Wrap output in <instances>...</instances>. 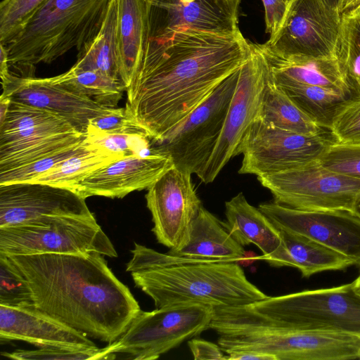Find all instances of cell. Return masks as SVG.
Here are the masks:
<instances>
[{"label": "cell", "mask_w": 360, "mask_h": 360, "mask_svg": "<svg viewBox=\"0 0 360 360\" xmlns=\"http://www.w3.org/2000/svg\"><path fill=\"white\" fill-rule=\"evenodd\" d=\"M251 49L240 30H185L148 41L126 90V110L158 143L238 69Z\"/></svg>", "instance_id": "6da1fadb"}, {"label": "cell", "mask_w": 360, "mask_h": 360, "mask_svg": "<svg viewBox=\"0 0 360 360\" xmlns=\"http://www.w3.org/2000/svg\"><path fill=\"white\" fill-rule=\"evenodd\" d=\"M8 257L27 280L34 307L88 337L110 344L141 310L101 254Z\"/></svg>", "instance_id": "7a4b0ae2"}, {"label": "cell", "mask_w": 360, "mask_h": 360, "mask_svg": "<svg viewBox=\"0 0 360 360\" xmlns=\"http://www.w3.org/2000/svg\"><path fill=\"white\" fill-rule=\"evenodd\" d=\"M216 333L266 328L342 333L360 336V292L354 282L269 297L248 304L213 307Z\"/></svg>", "instance_id": "3957f363"}, {"label": "cell", "mask_w": 360, "mask_h": 360, "mask_svg": "<svg viewBox=\"0 0 360 360\" xmlns=\"http://www.w3.org/2000/svg\"><path fill=\"white\" fill-rule=\"evenodd\" d=\"M126 270L156 308L184 303L240 306L268 297L248 279L236 262L148 266L129 261Z\"/></svg>", "instance_id": "277c9868"}, {"label": "cell", "mask_w": 360, "mask_h": 360, "mask_svg": "<svg viewBox=\"0 0 360 360\" xmlns=\"http://www.w3.org/2000/svg\"><path fill=\"white\" fill-rule=\"evenodd\" d=\"M109 0H47L7 46L9 65L20 70L51 63L79 50L96 32Z\"/></svg>", "instance_id": "5b68a950"}, {"label": "cell", "mask_w": 360, "mask_h": 360, "mask_svg": "<svg viewBox=\"0 0 360 360\" xmlns=\"http://www.w3.org/2000/svg\"><path fill=\"white\" fill-rule=\"evenodd\" d=\"M118 256L95 217L47 216L0 228V254H89Z\"/></svg>", "instance_id": "8992f818"}, {"label": "cell", "mask_w": 360, "mask_h": 360, "mask_svg": "<svg viewBox=\"0 0 360 360\" xmlns=\"http://www.w3.org/2000/svg\"><path fill=\"white\" fill-rule=\"evenodd\" d=\"M84 139L64 117L11 101L0 123V172L30 165Z\"/></svg>", "instance_id": "52a82bcc"}, {"label": "cell", "mask_w": 360, "mask_h": 360, "mask_svg": "<svg viewBox=\"0 0 360 360\" xmlns=\"http://www.w3.org/2000/svg\"><path fill=\"white\" fill-rule=\"evenodd\" d=\"M212 307L184 303L141 310L127 330L105 349L115 357L125 354L136 360H154L210 328Z\"/></svg>", "instance_id": "ba28073f"}, {"label": "cell", "mask_w": 360, "mask_h": 360, "mask_svg": "<svg viewBox=\"0 0 360 360\" xmlns=\"http://www.w3.org/2000/svg\"><path fill=\"white\" fill-rule=\"evenodd\" d=\"M341 13L326 0H292L276 34L259 46L284 61L336 58Z\"/></svg>", "instance_id": "9c48e42d"}, {"label": "cell", "mask_w": 360, "mask_h": 360, "mask_svg": "<svg viewBox=\"0 0 360 360\" xmlns=\"http://www.w3.org/2000/svg\"><path fill=\"white\" fill-rule=\"evenodd\" d=\"M225 354L255 351L274 360H348L358 359L360 336L322 331H284L255 328L217 334Z\"/></svg>", "instance_id": "30bf717a"}, {"label": "cell", "mask_w": 360, "mask_h": 360, "mask_svg": "<svg viewBox=\"0 0 360 360\" xmlns=\"http://www.w3.org/2000/svg\"><path fill=\"white\" fill-rule=\"evenodd\" d=\"M239 68L155 146L174 167L197 174L210 160L221 135L235 92Z\"/></svg>", "instance_id": "8fae6325"}, {"label": "cell", "mask_w": 360, "mask_h": 360, "mask_svg": "<svg viewBox=\"0 0 360 360\" xmlns=\"http://www.w3.org/2000/svg\"><path fill=\"white\" fill-rule=\"evenodd\" d=\"M336 141L330 130L307 134L287 131L257 117L242 142L238 173L257 176L285 172L318 160Z\"/></svg>", "instance_id": "7c38bea8"}, {"label": "cell", "mask_w": 360, "mask_h": 360, "mask_svg": "<svg viewBox=\"0 0 360 360\" xmlns=\"http://www.w3.org/2000/svg\"><path fill=\"white\" fill-rule=\"evenodd\" d=\"M274 202L303 210L352 212L360 196V180L330 171L318 162L282 172L257 176Z\"/></svg>", "instance_id": "4fadbf2b"}, {"label": "cell", "mask_w": 360, "mask_h": 360, "mask_svg": "<svg viewBox=\"0 0 360 360\" xmlns=\"http://www.w3.org/2000/svg\"><path fill=\"white\" fill-rule=\"evenodd\" d=\"M270 69L259 44H252L249 58L239 68V76L217 146L205 166L196 174L205 184L212 183L222 168L239 154L251 124L259 117Z\"/></svg>", "instance_id": "5bb4252c"}, {"label": "cell", "mask_w": 360, "mask_h": 360, "mask_svg": "<svg viewBox=\"0 0 360 360\" xmlns=\"http://www.w3.org/2000/svg\"><path fill=\"white\" fill-rule=\"evenodd\" d=\"M258 208L278 229L305 236L360 266V219L352 212L303 210L275 202L262 203Z\"/></svg>", "instance_id": "9a60e30c"}, {"label": "cell", "mask_w": 360, "mask_h": 360, "mask_svg": "<svg viewBox=\"0 0 360 360\" xmlns=\"http://www.w3.org/2000/svg\"><path fill=\"white\" fill-rule=\"evenodd\" d=\"M191 176L172 167L148 188L146 195L154 224L152 231L158 242L169 249L185 241L202 207Z\"/></svg>", "instance_id": "2e32d148"}, {"label": "cell", "mask_w": 360, "mask_h": 360, "mask_svg": "<svg viewBox=\"0 0 360 360\" xmlns=\"http://www.w3.org/2000/svg\"><path fill=\"white\" fill-rule=\"evenodd\" d=\"M240 0H151L148 41L185 30L234 33Z\"/></svg>", "instance_id": "e0dca14e"}, {"label": "cell", "mask_w": 360, "mask_h": 360, "mask_svg": "<svg viewBox=\"0 0 360 360\" xmlns=\"http://www.w3.org/2000/svg\"><path fill=\"white\" fill-rule=\"evenodd\" d=\"M47 216L94 217L73 190L37 182L0 185V228Z\"/></svg>", "instance_id": "ac0fdd59"}, {"label": "cell", "mask_w": 360, "mask_h": 360, "mask_svg": "<svg viewBox=\"0 0 360 360\" xmlns=\"http://www.w3.org/2000/svg\"><path fill=\"white\" fill-rule=\"evenodd\" d=\"M1 85V94L10 97L12 101L53 112L84 134L91 120L113 108L75 93L55 83L51 77H19L11 73Z\"/></svg>", "instance_id": "d6986e66"}, {"label": "cell", "mask_w": 360, "mask_h": 360, "mask_svg": "<svg viewBox=\"0 0 360 360\" xmlns=\"http://www.w3.org/2000/svg\"><path fill=\"white\" fill-rule=\"evenodd\" d=\"M172 167L170 158L160 151L147 157L125 155L84 176L74 191L85 199L122 198L133 191L148 189Z\"/></svg>", "instance_id": "ffe728a7"}, {"label": "cell", "mask_w": 360, "mask_h": 360, "mask_svg": "<svg viewBox=\"0 0 360 360\" xmlns=\"http://www.w3.org/2000/svg\"><path fill=\"white\" fill-rule=\"evenodd\" d=\"M22 340L40 347H98L87 335L33 307L0 304V341Z\"/></svg>", "instance_id": "44dd1931"}, {"label": "cell", "mask_w": 360, "mask_h": 360, "mask_svg": "<svg viewBox=\"0 0 360 360\" xmlns=\"http://www.w3.org/2000/svg\"><path fill=\"white\" fill-rule=\"evenodd\" d=\"M245 250L213 214L202 207L192 222L185 241L167 254L210 262H238Z\"/></svg>", "instance_id": "7402d4cb"}, {"label": "cell", "mask_w": 360, "mask_h": 360, "mask_svg": "<svg viewBox=\"0 0 360 360\" xmlns=\"http://www.w3.org/2000/svg\"><path fill=\"white\" fill-rule=\"evenodd\" d=\"M280 232L279 248L274 253L261 257L271 266L295 267L302 276L309 277L319 272L342 270L355 265L345 255L305 236L284 230Z\"/></svg>", "instance_id": "603a6c76"}, {"label": "cell", "mask_w": 360, "mask_h": 360, "mask_svg": "<svg viewBox=\"0 0 360 360\" xmlns=\"http://www.w3.org/2000/svg\"><path fill=\"white\" fill-rule=\"evenodd\" d=\"M120 77L127 88L141 66L148 41L149 4L146 0H117Z\"/></svg>", "instance_id": "cb8c5ba5"}, {"label": "cell", "mask_w": 360, "mask_h": 360, "mask_svg": "<svg viewBox=\"0 0 360 360\" xmlns=\"http://www.w3.org/2000/svg\"><path fill=\"white\" fill-rule=\"evenodd\" d=\"M223 226L242 246L256 245L263 256L274 253L281 243V232L259 208L250 205L243 193L225 202Z\"/></svg>", "instance_id": "d4e9b609"}, {"label": "cell", "mask_w": 360, "mask_h": 360, "mask_svg": "<svg viewBox=\"0 0 360 360\" xmlns=\"http://www.w3.org/2000/svg\"><path fill=\"white\" fill-rule=\"evenodd\" d=\"M117 0H109L96 32L83 44L72 68L101 72L121 82L118 51Z\"/></svg>", "instance_id": "484cf974"}, {"label": "cell", "mask_w": 360, "mask_h": 360, "mask_svg": "<svg viewBox=\"0 0 360 360\" xmlns=\"http://www.w3.org/2000/svg\"><path fill=\"white\" fill-rule=\"evenodd\" d=\"M264 56L276 84L318 86L340 90L350 96L336 58L284 61Z\"/></svg>", "instance_id": "4316f807"}, {"label": "cell", "mask_w": 360, "mask_h": 360, "mask_svg": "<svg viewBox=\"0 0 360 360\" xmlns=\"http://www.w3.org/2000/svg\"><path fill=\"white\" fill-rule=\"evenodd\" d=\"M276 84L315 124L330 131L338 115L353 101L340 90L294 83Z\"/></svg>", "instance_id": "83f0119b"}, {"label": "cell", "mask_w": 360, "mask_h": 360, "mask_svg": "<svg viewBox=\"0 0 360 360\" xmlns=\"http://www.w3.org/2000/svg\"><path fill=\"white\" fill-rule=\"evenodd\" d=\"M258 117L276 127L297 133L315 134L328 130L305 115L274 82L271 75L264 91Z\"/></svg>", "instance_id": "f1b7e54d"}, {"label": "cell", "mask_w": 360, "mask_h": 360, "mask_svg": "<svg viewBox=\"0 0 360 360\" xmlns=\"http://www.w3.org/2000/svg\"><path fill=\"white\" fill-rule=\"evenodd\" d=\"M124 156L125 155L112 153L103 147L88 143L82 150L61 162L32 182L46 184L74 191L75 186L84 176Z\"/></svg>", "instance_id": "f546056e"}, {"label": "cell", "mask_w": 360, "mask_h": 360, "mask_svg": "<svg viewBox=\"0 0 360 360\" xmlns=\"http://www.w3.org/2000/svg\"><path fill=\"white\" fill-rule=\"evenodd\" d=\"M336 59L353 101L360 100V4L341 13Z\"/></svg>", "instance_id": "4dcf8cb0"}, {"label": "cell", "mask_w": 360, "mask_h": 360, "mask_svg": "<svg viewBox=\"0 0 360 360\" xmlns=\"http://www.w3.org/2000/svg\"><path fill=\"white\" fill-rule=\"evenodd\" d=\"M65 88L90 98L108 108H115L127 87L122 82L95 70H77L72 67L67 72L51 77Z\"/></svg>", "instance_id": "1f68e13d"}, {"label": "cell", "mask_w": 360, "mask_h": 360, "mask_svg": "<svg viewBox=\"0 0 360 360\" xmlns=\"http://www.w3.org/2000/svg\"><path fill=\"white\" fill-rule=\"evenodd\" d=\"M149 139V137L139 134L106 133L90 124L85 133V140L91 144L112 153L139 157H147L158 152L151 146Z\"/></svg>", "instance_id": "d6a6232c"}, {"label": "cell", "mask_w": 360, "mask_h": 360, "mask_svg": "<svg viewBox=\"0 0 360 360\" xmlns=\"http://www.w3.org/2000/svg\"><path fill=\"white\" fill-rule=\"evenodd\" d=\"M46 1L3 0L0 4V44H10Z\"/></svg>", "instance_id": "836d02e7"}, {"label": "cell", "mask_w": 360, "mask_h": 360, "mask_svg": "<svg viewBox=\"0 0 360 360\" xmlns=\"http://www.w3.org/2000/svg\"><path fill=\"white\" fill-rule=\"evenodd\" d=\"M0 304L34 307L29 284L11 259L0 254Z\"/></svg>", "instance_id": "e575fe53"}, {"label": "cell", "mask_w": 360, "mask_h": 360, "mask_svg": "<svg viewBox=\"0 0 360 360\" xmlns=\"http://www.w3.org/2000/svg\"><path fill=\"white\" fill-rule=\"evenodd\" d=\"M1 355L18 360L47 359H108L115 358L108 354L103 348L79 349L63 347H40L36 349H17L11 352H2Z\"/></svg>", "instance_id": "d590c367"}, {"label": "cell", "mask_w": 360, "mask_h": 360, "mask_svg": "<svg viewBox=\"0 0 360 360\" xmlns=\"http://www.w3.org/2000/svg\"><path fill=\"white\" fill-rule=\"evenodd\" d=\"M318 162L335 173L360 180V143H331Z\"/></svg>", "instance_id": "8d00e7d4"}, {"label": "cell", "mask_w": 360, "mask_h": 360, "mask_svg": "<svg viewBox=\"0 0 360 360\" xmlns=\"http://www.w3.org/2000/svg\"><path fill=\"white\" fill-rule=\"evenodd\" d=\"M88 143L84 140L75 146L30 165L0 172V185L17 182H32L52 169L61 162L82 150Z\"/></svg>", "instance_id": "74e56055"}, {"label": "cell", "mask_w": 360, "mask_h": 360, "mask_svg": "<svg viewBox=\"0 0 360 360\" xmlns=\"http://www.w3.org/2000/svg\"><path fill=\"white\" fill-rule=\"evenodd\" d=\"M89 124L106 133L139 134L149 137L146 131L133 119L125 107L113 108L109 112L91 120Z\"/></svg>", "instance_id": "f35d334b"}, {"label": "cell", "mask_w": 360, "mask_h": 360, "mask_svg": "<svg viewBox=\"0 0 360 360\" xmlns=\"http://www.w3.org/2000/svg\"><path fill=\"white\" fill-rule=\"evenodd\" d=\"M330 131L338 142L360 143V100L350 102L340 112Z\"/></svg>", "instance_id": "ab89813d"}, {"label": "cell", "mask_w": 360, "mask_h": 360, "mask_svg": "<svg viewBox=\"0 0 360 360\" xmlns=\"http://www.w3.org/2000/svg\"><path fill=\"white\" fill-rule=\"evenodd\" d=\"M265 10L266 32L274 37L285 16L288 4L286 0H262Z\"/></svg>", "instance_id": "60d3db41"}, {"label": "cell", "mask_w": 360, "mask_h": 360, "mask_svg": "<svg viewBox=\"0 0 360 360\" xmlns=\"http://www.w3.org/2000/svg\"><path fill=\"white\" fill-rule=\"evenodd\" d=\"M188 345L195 360H226L227 354H224L219 345L193 338L188 341Z\"/></svg>", "instance_id": "b9f144b4"}, {"label": "cell", "mask_w": 360, "mask_h": 360, "mask_svg": "<svg viewBox=\"0 0 360 360\" xmlns=\"http://www.w3.org/2000/svg\"><path fill=\"white\" fill-rule=\"evenodd\" d=\"M226 360H274L269 354L255 351H236L227 354Z\"/></svg>", "instance_id": "7bdbcfd3"}, {"label": "cell", "mask_w": 360, "mask_h": 360, "mask_svg": "<svg viewBox=\"0 0 360 360\" xmlns=\"http://www.w3.org/2000/svg\"><path fill=\"white\" fill-rule=\"evenodd\" d=\"M8 52L2 44H0V76L1 82L6 79L11 75L9 72Z\"/></svg>", "instance_id": "ee69618b"}, {"label": "cell", "mask_w": 360, "mask_h": 360, "mask_svg": "<svg viewBox=\"0 0 360 360\" xmlns=\"http://www.w3.org/2000/svg\"><path fill=\"white\" fill-rule=\"evenodd\" d=\"M11 99L10 97L1 94L0 96V123L4 120L8 110Z\"/></svg>", "instance_id": "f6af8a7d"}, {"label": "cell", "mask_w": 360, "mask_h": 360, "mask_svg": "<svg viewBox=\"0 0 360 360\" xmlns=\"http://www.w3.org/2000/svg\"><path fill=\"white\" fill-rule=\"evenodd\" d=\"M326 1L328 2V4L332 7L337 9L341 13L343 0H326Z\"/></svg>", "instance_id": "bcb514c9"}, {"label": "cell", "mask_w": 360, "mask_h": 360, "mask_svg": "<svg viewBox=\"0 0 360 360\" xmlns=\"http://www.w3.org/2000/svg\"><path fill=\"white\" fill-rule=\"evenodd\" d=\"M352 213L360 219V196L356 200Z\"/></svg>", "instance_id": "7dc6e473"}, {"label": "cell", "mask_w": 360, "mask_h": 360, "mask_svg": "<svg viewBox=\"0 0 360 360\" xmlns=\"http://www.w3.org/2000/svg\"><path fill=\"white\" fill-rule=\"evenodd\" d=\"M360 4V0H352L350 4H349V6H347V10L349 9V8H352L354 6H356V5L359 4Z\"/></svg>", "instance_id": "c3c4849f"}, {"label": "cell", "mask_w": 360, "mask_h": 360, "mask_svg": "<svg viewBox=\"0 0 360 360\" xmlns=\"http://www.w3.org/2000/svg\"><path fill=\"white\" fill-rule=\"evenodd\" d=\"M351 1L352 0H343L341 13L347 9V8L349 6V4H350Z\"/></svg>", "instance_id": "681fc988"}, {"label": "cell", "mask_w": 360, "mask_h": 360, "mask_svg": "<svg viewBox=\"0 0 360 360\" xmlns=\"http://www.w3.org/2000/svg\"><path fill=\"white\" fill-rule=\"evenodd\" d=\"M355 287L356 290L360 292V274L359 276L354 281Z\"/></svg>", "instance_id": "f907efd6"}, {"label": "cell", "mask_w": 360, "mask_h": 360, "mask_svg": "<svg viewBox=\"0 0 360 360\" xmlns=\"http://www.w3.org/2000/svg\"><path fill=\"white\" fill-rule=\"evenodd\" d=\"M358 359H360V348H359V356H358Z\"/></svg>", "instance_id": "816d5d0a"}, {"label": "cell", "mask_w": 360, "mask_h": 360, "mask_svg": "<svg viewBox=\"0 0 360 360\" xmlns=\"http://www.w3.org/2000/svg\"><path fill=\"white\" fill-rule=\"evenodd\" d=\"M288 4H289V3L292 1V0H286Z\"/></svg>", "instance_id": "f5cc1de1"}, {"label": "cell", "mask_w": 360, "mask_h": 360, "mask_svg": "<svg viewBox=\"0 0 360 360\" xmlns=\"http://www.w3.org/2000/svg\"><path fill=\"white\" fill-rule=\"evenodd\" d=\"M148 3H150L151 0H146Z\"/></svg>", "instance_id": "db71d44e"}, {"label": "cell", "mask_w": 360, "mask_h": 360, "mask_svg": "<svg viewBox=\"0 0 360 360\" xmlns=\"http://www.w3.org/2000/svg\"><path fill=\"white\" fill-rule=\"evenodd\" d=\"M230 1H235V0H230Z\"/></svg>", "instance_id": "11a10c76"}]
</instances>
